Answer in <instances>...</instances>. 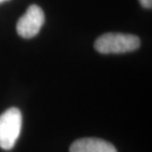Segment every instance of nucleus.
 <instances>
[{
	"label": "nucleus",
	"mask_w": 152,
	"mask_h": 152,
	"mask_svg": "<svg viewBox=\"0 0 152 152\" xmlns=\"http://www.w3.org/2000/svg\"><path fill=\"white\" fill-rule=\"evenodd\" d=\"M140 47L137 36L121 33H107L96 39L94 48L100 53H124L133 51Z\"/></svg>",
	"instance_id": "obj_1"
},
{
	"label": "nucleus",
	"mask_w": 152,
	"mask_h": 152,
	"mask_svg": "<svg viewBox=\"0 0 152 152\" xmlns=\"http://www.w3.org/2000/svg\"><path fill=\"white\" fill-rule=\"evenodd\" d=\"M22 129V114L19 109L10 108L0 115V147L12 149Z\"/></svg>",
	"instance_id": "obj_2"
},
{
	"label": "nucleus",
	"mask_w": 152,
	"mask_h": 152,
	"mask_svg": "<svg viewBox=\"0 0 152 152\" xmlns=\"http://www.w3.org/2000/svg\"><path fill=\"white\" fill-rule=\"evenodd\" d=\"M45 23V14L38 5H31L26 13L18 20L16 30L20 37L24 39L34 38L39 33Z\"/></svg>",
	"instance_id": "obj_3"
},
{
	"label": "nucleus",
	"mask_w": 152,
	"mask_h": 152,
	"mask_svg": "<svg viewBox=\"0 0 152 152\" xmlns=\"http://www.w3.org/2000/svg\"><path fill=\"white\" fill-rule=\"evenodd\" d=\"M70 152H118L113 144L100 138L86 137L74 141Z\"/></svg>",
	"instance_id": "obj_4"
},
{
	"label": "nucleus",
	"mask_w": 152,
	"mask_h": 152,
	"mask_svg": "<svg viewBox=\"0 0 152 152\" xmlns=\"http://www.w3.org/2000/svg\"><path fill=\"white\" fill-rule=\"evenodd\" d=\"M139 3L142 5V7L150 9L152 6V0H138Z\"/></svg>",
	"instance_id": "obj_5"
},
{
	"label": "nucleus",
	"mask_w": 152,
	"mask_h": 152,
	"mask_svg": "<svg viewBox=\"0 0 152 152\" xmlns=\"http://www.w3.org/2000/svg\"><path fill=\"white\" fill-rule=\"evenodd\" d=\"M5 1H9V0H0V3H3V2H5Z\"/></svg>",
	"instance_id": "obj_6"
}]
</instances>
